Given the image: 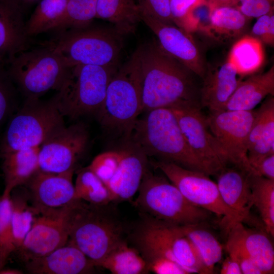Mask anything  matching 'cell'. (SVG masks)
I'll use <instances>...</instances> for the list:
<instances>
[{
    "instance_id": "cell-9",
    "label": "cell",
    "mask_w": 274,
    "mask_h": 274,
    "mask_svg": "<svg viewBox=\"0 0 274 274\" xmlns=\"http://www.w3.org/2000/svg\"><path fill=\"white\" fill-rule=\"evenodd\" d=\"M7 64L9 77L26 98H39L50 90L58 91L70 68L51 48L41 43L18 52Z\"/></svg>"
},
{
    "instance_id": "cell-17",
    "label": "cell",
    "mask_w": 274,
    "mask_h": 274,
    "mask_svg": "<svg viewBox=\"0 0 274 274\" xmlns=\"http://www.w3.org/2000/svg\"><path fill=\"white\" fill-rule=\"evenodd\" d=\"M75 169L52 173L39 169L25 185L32 204L39 208L61 209L77 200L73 176Z\"/></svg>"
},
{
    "instance_id": "cell-18",
    "label": "cell",
    "mask_w": 274,
    "mask_h": 274,
    "mask_svg": "<svg viewBox=\"0 0 274 274\" xmlns=\"http://www.w3.org/2000/svg\"><path fill=\"white\" fill-rule=\"evenodd\" d=\"M118 150L117 165L106 186L113 201L130 200L138 191L148 168V156L130 141Z\"/></svg>"
},
{
    "instance_id": "cell-43",
    "label": "cell",
    "mask_w": 274,
    "mask_h": 274,
    "mask_svg": "<svg viewBox=\"0 0 274 274\" xmlns=\"http://www.w3.org/2000/svg\"><path fill=\"white\" fill-rule=\"evenodd\" d=\"M149 271L156 274H190L182 266L164 257H155L146 261Z\"/></svg>"
},
{
    "instance_id": "cell-22",
    "label": "cell",
    "mask_w": 274,
    "mask_h": 274,
    "mask_svg": "<svg viewBox=\"0 0 274 274\" xmlns=\"http://www.w3.org/2000/svg\"><path fill=\"white\" fill-rule=\"evenodd\" d=\"M233 65L226 60L219 68L207 71L200 89V104L210 112L226 110L227 102L239 80Z\"/></svg>"
},
{
    "instance_id": "cell-12",
    "label": "cell",
    "mask_w": 274,
    "mask_h": 274,
    "mask_svg": "<svg viewBox=\"0 0 274 274\" xmlns=\"http://www.w3.org/2000/svg\"><path fill=\"white\" fill-rule=\"evenodd\" d=\"M255 111L225 110L207 116L209 129L220 147L227 165L251 173L248 161L249 137Z\"/></svg>"
},
{
    "instance_id": "cell-10",
    "label": "cell",
    "mask_w": 274,
    "mask_h": 274,
    "mask_svg": "<svg viewBox=\"0 0 274 274\" xmlns=\"http://www.w3.org/2000/svg\"><path fill=\"white\" fill-rule=\"evenodd\" d=\"M63 117L53 98L47 101L26 98L8 125L1 154L40 147L51 134L65 126Z\"/></svg>"
},
{
    "instance_id": "cell-24",
    "label": "cell",
    "mask_w": 274,
    "mask_h": 274,
    "mask_svg": "<svg viewBox=\"0 0 274 274\" xmlns=\"http://www.w3.org/2000/svg\"><path fill=\"white\" fill-rule=\"evenodd\" d=\"M39 149L37 147L1 154L4 190L11 192L15 188L25 185L40 169Z\"/></svg>"
},
{
    "instance_id": "cell-2",
    "label": "cell",
    "mask_w": 274,
    "mask_h": 274,
    "mask_svg": "<svg viewBox=\"0 0 274 274\" xmlns=\"http://www.w3.org/2000/svg\"><path fill=\"white\" fill-rule=\"evenodd\" d=\"M134 126L129 141L147 156H154L187 169L210 173L188 144L178 121L170 108L145 112Z\"/></svg>"
},
{
    "instance_id": "cell-6",
    "label": "cell",
    "mask_w": 274,
    "mask_h": 274,
    "mask_svg": "<svg viewBox=\"0 0 274 274\" xmlns=\"http://www.w3.org/2000/svg\"><path fill=\"white\" fill-rule=\"evenodd\" d=\"M131 234V240L146 261L164 257L182 266L190 273L209 274L196 250L182 226L144 215Z\"/></svg>"
},
{
    "instance_id": "cell-38",
    "label": "cell",
    "mask_w": 274,
    "mask_h": 274,
    "mask_svg": "<svg viewBox=\"0 0 274 274\" xmlns=\"http://www.w3.org/2000/svg\"><path fill=\"white\" fill-rule=\"evenodd\" d=\"M136 2L140 15H146L162 23L175 25L169 0H137Z\"/></svg>"
},
{
    "instance_id": "cell-45",
    "label": "cell",
    "mask_w": 274,
    "mask_h": 274,
    "mask_svg": "<svg viewBox=\"0 0 274 274\" xmlns=\"http://www.w3.org/2000/svg\"><path fill=\"white\" fill-rule=\"evenodd\" d=\"M220 272L221 274H242L238 262L229 255L223 262Z\"/></svg>"
},
{
    "instance_id": "cell-37",
    "label": "cell",
    "mask_w": 274,
    "mask_h": 274,
    "mask_svg": "<svg viewBox=\"0 0 274 274\" xmlns=\"http://www.w3.org/2000/svg\"><path fill=\"white\" fill-rule=\"evenodd\" d=\"M10 192L4 190L0 196V250L4 261L16 251L11 218Z\"/></svg>"
},
{
    "instance_id": "cell-35",
    "label": "cell",
    "mask_w": 274,
    "mask_h": 274,
    "mask_svg": "<svg viewBox=\"0 0 274 274\" xmlns=\"http://www.w3.org/2000/svg\"><path fill=\"white\" fill-rule=\"evenodd\" d=\"M97 0H68L63 16L54 31L83 27L96 15Z\"/></svg>"
},
{
    "instance_id": "cell-49",
    "label": "cell",
    "mask_w": 274,
    "mask_h": 274,
    "mask_svg": "<svg viewBox=\"0 0 274 274\" xmlns=\"http://www.w3.org/2000/svg\"><path fill=\"white\" fill-rule=\"evenodd\" d=\"M5 262L4 261L3 259V257H2V254H1V250H0V271L1 270L4 268V266L5 264Z\"/></svg>"
},
{
    "instance_id": "cell-46",
    "label": "cell",
    "mask_w": 274,
    "mask_h": 274,
    "mask_svg": "<svg viewBox=\"0 0 274 274\" xmlns=\"http://www.w3.org/2000/svg\"><path fill=\"white\" fill-rule=\"evenodd\" d=\"M209 6L213 9L225 6H236L238 3V0H207Z\"/></svg>"
},
{
    "instance_id": "cell-42",
    "label": "cell",
    "mask_w": 274,
    "mask_h": 274,
    "mask_svg": "<svg viewBox=\"0 0 274 274\" xmlns=\"http://www.w3.org/2000/svg\"><path fill=\"white\" fill-rule=\"evenodd\" d=\"M237 5L248 18H258L274 9V0H238Z\"/></svg>"
},
{
    "instance_id": "cell-15",
    "label": "cell",
    "mask_w": 274,
    "mask_h": 274,
    "mask_svg": "<svg viewBox=\"0 0 274 274\" xmlns=\"http://www.w3.org/2000/svg\"><path fill=\"white\" fill-rule=\"evenodd\" d=\"M88 141L89 133L83 124L61 127L40 147V169L61 173L75 169V164L85 150Z\"/></svg>"
},
{
    "instance_id": "cell-26",
    "label": "cell",
    "mask_w": 274,
    "mask_h": 274,
    "mask_svg": "<svg viewBox=\"0 0 274 274\" xmlns=\"http://www.w3.org/2000/svg\"><path fill=\"white\" fill-rule=\"evenodd\" d=\"M264 51L262 42L250 35L239 38L232 46L227 60L241 77L255 74L263 64Z\"/></svg>"
},
{
    "instance_id": "cell-27",
    "label": "cell",
    "mask_w": 274,
    "mask_h": 274,
    "mask_svg": "<svg viewBox=\"0 0 274 274\" xmlns=\"http://www.w3.org/2000/svg\"><path fill=\"white\" fill-rule=\"evenodd\" d=\"M113 274H145L149 272L146 261L139 250L123 239L96 265Z\"/></svg>"
},
{
    "instance_id": "cell-8",
    "label": "cell",
    "mask_w": 274,
    "mask_h": 274,
    "mask_svg": "<svg viewBox=\"0 0 274 274\" xmlns=\"http://www.w3.org/2000/svg\"><path fill=\"white\" fill-rule=\"evenodd\" d=\"M118 67V64H81L70 67L61 87L53 97L62 116L77 118L96 114L104 103L108 85Z\"/></svg>"
},
{
    "instance_id": "cell-4",
    "label": "cell",
    "mask_w": 274,
    "mask_h": 274,
    "mask_svg": "<svg viewBox=\"0 0 274 274\" xmlns=\"http://www.w3.org/2000/svg\"><path fill=\"white\" fill-rule=\"evenodd\" d=\"M114 27L94 24L56 32L41 43L51 48L67 67L77 65H116L123 37Z\"/></svg>"
},
{
    "instance_id": "cell-3",
    "label": "cell",
    "mask_w": 274,
    "mask_h": 274,
    "mask_svg": "<svg viewBox=\"0 0 274 274\" xmlns=\"http://www.w3.org/2000/svg\"><path fill=\"white\" fill-rule=\"evenodd\" d=\"M142 78L138 49L120 67L108 85L104 103L96 115L101 126L129 141L142 113Z\"/></svg>"
},
{
    "instance_id": "cell-44",
    "label": "cell",
    "mask_w": 274,
    "mask_h": 274,
    "mask_svg": "<svg viewBox=\"0 0 274 274\" xmlns=\"http://www.w3.org/2000/svg\"><path fill=\"white\" fill-rule=\"evenodd\" d=\"M251 174L274 180V154L249 162Z\"/></svg>"
},
{
    "instance_id": "cell-28",
    "label": "cell",
    "mask_w": 274,
    "mask_h": 274,
    "mask_svg": "<svg viewBox=\"0 0 274 274\" xmlns=\"http://www.w3.org/2000/svg\"><path fill=\"white\" fill-rule=\"evenodd\" d=\"M207 223L182 226L183 232L191 242L209 273H214L215 266L223 257L222 244Z\"/></svg>"
},
{
    "instance_id": "cell-16",
    "label": "cell",
    "mask_w": 274,
    "mask_h": 274,
    "mask_svg": "<svg viewBox=\"0 0 274 274\" xmlns=\"http://www.w3.org/2000/svg\"><path fill=\"white\" fill-rule=\"evenodd\" d=\"M142 21L154 32L161 48L197 76L203 78L207 71L203 56L190 33L175 25L162 23L141 15Z\"/></svg>"
},
{
    "instance_id": "cell-5",
    "label": "cell",
    "mask_w": 274,
    "mask_h": 274,
    "mask_svg": "<svg viewBox=\"0 0 274 274\" xmlns=\"http://www.w3.org/2000/svg\"><path fill=\"white\" fill-rule=\"evenodd\" d=\"M104 206L78 200L73 209L67 243L79 249L96 266L124 239V224Z\"/></svg>"
},
{
    "instance_id": "cell-31",
    "label": "cell",
    "mask_w": 274,
    "mask_h": 274,
    "mask_svg": "<svg viewBox=\"0 0 274 274\" xmlns=\"http://www.w3.org/2000/svg\"><path fill=\"white\" fill-rule=\"evenodd\" d=\"M68 0H41L25 22L28 37L54 31L61 21Z\"/></svg>"
},
{
    "instance_id": "cell-30",
    "label": "cell",
    "mask_w": 274,
    "mask_h": 274,
    "mask_svg": "<svg viewBox=\"0 0 274 274\" xmlns=\"http://www.w3.org/2000/svg\"><path fill=\"white\" fill-rule=\"evenodd\" d=\"M243 242L250 257L262 273H273V245L265 229L245 227Z\"/></svg>"
},
{
    "instance_id": "cell-32",
    "label": "cell",
    "mask_w": 274,
    "mask_h": 274,
    "mask_svg": "<svg viewBox=\"0 0 274 274\" xmlns=\"http://www.w3.org/2000/svg\"><path fill=\"white\" fill-rule=\"evenodd\" d=\"M11 202L14 243L17 251L31 228L35 208L27 189H14L11 193Z\"/></svg>"
},
{
    "instance_id": "cell-19",
    "label": "cell",
    "mask_w": 274,
    "mask_h": 274,
    "mask_svg": "<svg viewBox=\"0 0 274 274\" xmlns=\"http://www.w3.org/2000/svg\"><path fill=\"white\" fill-rule=\"evenodd\" d=\"M250 173L239 167L228 165L216 176L217 185L225 204L235 214L236 222L250 220L253 206L250 185Z\"/></svg>"
},
{
    "instance_id": "cell-14",
    "label": "cell",
    "mask_w": 274,
    "mask_h": 274,
    "mask_svg": "<svg viewBox=\"0 0 274 274\" xmlns=\"http://www.w3.org/2000/svg\"><path fill=\"white\" fill-rule=\"evenodd\" d=\"M200 106L188 105L170 109L192 150L208 169L210 175L216 176L228 165Z\"/></svg>"
},
{
    "instance_id": "cell-48",
    "label": "cell",
    "mask_w": 274,
    "mask_h": 274,
    "mask_svg": "<svg viewBox=\"0 0 274 274\" xmlns=\"http://www.w3.org/2000/svg\"><path fill=\"white\" fill-rule=\"evenodd\" d=\"M21 270L13 268H2L0 271V274H22Z\"/></svg>"
},
{
    "instance_id": "cell-47",
    "label": "cell",
    "mask_w": 274,
    "mask_h": 274,
    "mask_svg": "<svg viewBox=\"0 0 274 274\" xmlns=\"http://www.w3.org/2000/svg\"><path fill=\"white\" fill-rule=\"evenodd\" d=\"M22 10H24L27 7L38 3L41 0H12Z\"/></svg>"
},
{
    "instance_id": "cell-21",
    "label": "cell",
    "mask_w": 274,
    "mask_h": 274,
    "mask_svg": "<svg viewBox=\"0 0 274 274\" xmlns=\"http://www.w3.org/2000/svg\"><path fill=\"white\" fill-rule=\"evenodd\" d=\"M22 10L12 0H0V64L28 48Z\"/></svg>"
},
{
    "instance_id": "cell-20",
    "label": "cell",
    "mask_w": 274,
    "mask_h": 274,
    "mask_svg": "<svg viewBox=\"0 0 274 274\" xmlns=\"http://www.w3.org/2000/svg\"><path fill=\"white\" fill-rule=\"evenodd\" d=\"M25 263L27 270L33 274L89 273L96 266L79 249L68 243Z\"/></svg>"
},
{
    "instance_id": "cell-36",
    "label": "cell",
    "mask_w": 274,
    "mask_h": 274,
    "mask_svg": "<svg viewBox=\"0 0 274 274\" xmlns=\"http://www.w3.org/2000/svg\"><path fill=\"white\" fill-rule=\"evenodd\" d=\"M243 223L236 222L229 227L225 249L228 255L236 260L242 274H262L250 257L243 242Z\"/></svg>"
},
{
    "instance_id": "cell-7",
    "label": "cell",
    "mask_w": 274,
    "mask_h": 274,
    "mask_svg": "<svg viewBox=\"0 0 274 274\" xmlns=\"http://www.w3.org/2000/svg\"><path fill=\"white\" fill-rule=\"evenodd\" d=\"M134 204L144 215L176 225L208 223L213 214L190 203L169 180L147 168Z\"/></svg>"
},
{
    "instance_id": "cell-23",
    "label": "cell",
    "mask_w": 274,
    "mask_h": 274,
    "mask_svg": "<svg viewBox=\"0 0 274 274\" xmlns=\"http://www.w3.org/2000/svg\"><path fill=\"white\" fill-rule=\"evenodd\" d=\"M274 95V65L266 72L251 75L238 85L226 110L251 111L266 96Z\"/></svg>"
},
{
    "instance_id": "cell-1",
    "label": "cell",
    "mask_w": 274,
    "mask_h": 274,
    "mask_svg": "<svg viewBox=\"0 0 274 274\" xmlns=\"http://www.w3.org/2000/svg\"><path fill=\"white\" fill-rule=\"evenodd\" d=\"M142 78V113L200 105V89L190 69L153 40L138 47ZM201 106V105H200Z\"/></svg>"
},
{
    "instance_id": "cell-11",
    "label": "cell",
    "mask_w": 274,
    "mask_h": 274,
    "mask_svg": "<svg viewBox=\"0 0 274 274\" xmlns=\"http://www.w3.org/2000/svg\"><path fill=\"white\" fill-rule=\"evenodd\" d=\"M151 164L162 172L190 203L222 217L221 224L226 231L236 222L235 213L223 202L216 183L208 175L163 160Z\"/></svg>"
},
{
    "instance_id": "cell-33",
    "label": "cell",
    "mask_w": 274,
    "mask_h": 274,
    "mask_svg": "<svg viewBox=\"0 0 274 274\" xmlns=\"http://www.w3.org/2000/svg\"><path fill=\"white\" fill-rule=\"evenodd\" d=\"M253 206L258 210L266 231L274 236V180L250 174Z\"/></svg>"
},
{
    "instance_id": "cell-29",
    "label": "cell",
    "mask_w": 274,
    "mask_h": 274,
    "mask_svg": "<svg viewBox=\"0 0 274 274\" xmlns=\"http://www.w3.org/2000/svg\"><path fill=\"white\" fill-rule=\"evenodd\" d=\"M250 19L237 6L215 8L211 15L209 36L219 39L240 38L247 29Z\"/></svg>"
},
{
    "instance_id": "cell-39",
    "label": "cell",
    "mask_w": 274,
    "mask_h": 274,
    "mask_svg": "<svg viewBox=\"0 0 274 274\" xmlns=\"http://www.w3.org/2000/svg\"><path fill=\"white\" fill-rule=\"evenodd\" d=\"M262 43L274 46V9L257 18L250 35Z\"/></svg>"
},
{
    "instance_id": "cell-25",
    "label": "cell",
    "mask_w": 274,
    "mask_h": 274,
    "mask_svg": "<svg viewBox=\"0 0 274 274\" xmlns=\"http://www.w3.org/2000/svg\"><path fill=\"white\" fill-rule=\"evenodd\" d=\"M96 18L109 22L124 36L134 32L142 21L135 0H97Z\"/></svg>"
},
{
    "instance_id": "cell-34",
    "label": "cell",
    "mask_w": 274,
    "mask_h": 274,
    "mask_svg": "<svg viewBox=\"0 0 274 274\" xmlns=\"http://www.w3.org/2000/svg\"><path fill=\"white\" fill-rule=\"evenodd\" d=\"M74 188L77 200L97 206H107L113 202L109 188L87 166L78 174Z\"/></svg>"
},
{
    "instance_id": "cell-41",
    "label": "cell",
    "mask_w": 274,
    "mask_h": 274,
    "mask_svg": "<svg viewBox=\"0 0 274 274\" xmlns=\"http://www.w3.org/2000/svg\"><path fill=\"white\" fill-rule=\"evenodd\" d=\"M12 80L7 71L0 65V124L5 119L10 111L12 98Z\"/></svg>"
},
{
    "instance_id": "cell-13",
    "label": "cell",
    "mask_w": 274,
    "mask_h": 274,
    "mask_svg": "<svg viewBox=\"0 0 274 274\" xmlns=\"http://www.w3.org/2000/svg\"><path fill=\"white\" fill-rule=\"evenodd\" d=\"M77 201L61 209L33 206L35 213L31 228L17 250L22 260L26 262L43 257L67 244L71 216Z\"/></svg>"
},
{
    "instance_id": "cell-40",
    "label": "cell",
    "mask_w": 274,
    "mask_h": 274,
    "mask_svg": "<svg viewBox=\"0 0 274 274\" xmlns=\"http://www.w3.org/2000/svg\"><path fill=\"white\" fill-rule=\"evenodd\" d=\"M206 0H169L170 12L175 25L185 31L190 12Z\"/></svg>"
}]
</instances>
